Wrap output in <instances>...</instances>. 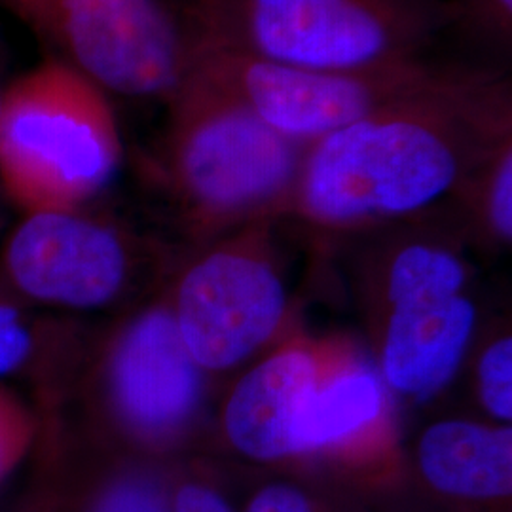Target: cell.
<instances>
[{
    "label": "cell",
    "mask_w": 512,
    "mask_h": 512,
    "mask_svg": "<svg viewBox=\"0 0 512 512\" xmlns=\"http://www.w3.org/2000/svg\"><path fill=\"white\" fill-rule=\"evenodd\" d=\"M456 14L454 29L492 48L511 54L512 0H450Z\"/></svg>",
    "instance_id": "18"
},
{
    "label": "cell",
    "mask_w": 512,
    "mask_h": 512,
    "mask_svg": "<svg viewBox=\"0 0 512 512\" xmlns=\"http://www.w3.org/2000/svg\"><path fill=\"white\" fill-rule=\"evenodd\" d=\"M126 230L80 209L33 211L10 234L2 268L21 296L92 311L118 302L137 268Z\"/></svg>",
    "instance_id": "9"
},
{
    "label": "cell",
    "mask_w": 512,
    "mask_h": 512,
    "mask_svg": "<svg viewBox=\"0 0 512 512\" xmlns=\"http://www.w3.org/2000/svg\"><path fill=\"white\" fill-rule=\"evenodd\" d=\"M14 12L101 92L167 105L194 67L181 8L169 0H25Z\"/></svg>",
    "instance_id": "7"
},
{
    "label": "cell",
    "mask_w": 512,
    "mask_h": 512,
    "mask_svg": "<svg viewBox=\"0 0 512 512\" xmlns=\"http://www.w3.org/2000/svg\"><path fill=\"white\" fill-rule=\"evenodd\" d=\"M120 154L107 93L61 59L4 90L0 179L27 213L78 209L107 186Z\"/></svg>",
    "instance_id": "4"
},
{
    "label": "cell",
    "mask_w": 512,
    "mask_h": 512,
    "mask_svg": "<svg viewBox=\"0 0 512 512\" xmlns=\"http://www.w3.org/2000/svg\"><path fill=\"white\" fill-rule=\"evenodd\" d=\"M511 137V78L456 65L308 145L283 220L338 238L427 215Z\"/></svg>",
    "instance_id": "1"
},
{
    "label": "cell",
    "mask_w": 512,
    "mask_h": 512,
    "mask_svg": "<svg viewBox=\"0 0 512 512\" xmlns=\"http://www.w3.org/2000/svg\"><path fill=\"white\" fill-rule=\"evenodd\" d=\"M203 372L184 346L167 304L141 311L120 332L107 361V399L137 448L164 452L198 420Z\"/></svg>",
    "instance_id": "10"
},
{
    "label": "cell",
    "mask_w": 512,
    "mask_h": 512,
    "mask_svg": "<svg viewBox=\"0 0 512 512\" xmlns=\"http://www.w3.org/2000/svg\"><path fill=\"white\" fill-rule=\"evenodd\" d=\"M454 67L427 57L365 71H321L247 55L196 52L190 76L238 99L285 137L311 145L439 82Z\"/></svg>",
    "instance_id": "8"
},
{
    "label": "cell",
    "mask_w": 512,
    "mask_h": 512,
    "mask_svg": "<svg viewBox=\"0 0 512 512\" xmlns=\"http://www.w3.org/2000/svg\"><path fill=\"white\" fill-rule=\"evenodd\" d=\"M29 440V420L16 403L0 391V480L18 463Z\"/></svg>",
    "instance_id": "21"
},
{
    "label": "cell",
    "mask_w": 512,
    "mask_h": 512,
    "mask_svg": "<svg viewBox=\"0 0 512 512\" xmlns=\"http://www.w3.org/2000/svg\"><path fill=\"white\" fill-rule=\"evenodd\" d=\"M365 501L323 478L279 476L260 484L239 512H366Z\"/></svg>",
    "instance_id": "16"
},
{
    "label": "cell",
    "mask_w": 512,
    "mask_h": 512,
    "mask_svg": "<svg viewBox=\"0 0 512 512\" xmlns=\"http://www.w3.org/2000/svg\"><path fill=\"white\" fill-rule=\"evenodd\" d=\"M408 467L437 511L511 512V425L433 421L416 440Z\"/></svg>",
    "instance_id": "12"
},
{
    "label": "cell",
    "mask_w": 512,
    "mask_h": 512,
    "mask_svg": "<svg viewBox=\"0 0 512 512\" xmlns=\"http://www.w3.org/2000/svg\"><path fill=\"white\" fill-rule=\"evenodd\" d=\"M306 148L190 76L167 103L158 171L186 232L202 243L255 220H283Z\"/></svg>",
    "instance_id": "3"
},
{
    "label": "cell",
    "mask_w": 512,
    "mask_h": 512,
    "mask_svg": "<svg viewBox=\"0 0 512 512\" xmlns=\"http://www.w3.org/2000/svg\"><path fill=\"white\" fill-rule=\"evenodd\" d=\"M378 315L372 359L397 403L427 401L450 384L473 346L478 321L465 293Z\"/></svg>",
    "instance_id": "13"
},
{
    "label": "cell",
    "mask_w": 512,
    "mask_h": 512,
    "mask_svg": "<svg viewBox=\"0 0 512 512\" xmlns=\"http://www.w3.org/2000/svg\"><path fill=\"white\" fill-rule=\"evenodd\" d=\"M52 512H171L169 476L145 463L114 465L76 484Z\"/></svg>",
    "instance_id": "15"
},
{
    "label": "cell",
    "mask_w": 512,
    "mask_h": 512,
    "mask_svg": "<svg viewBox=\"0 0 512 512\" xmlns=\"http://www.w3.org/2000/svg\"><path fill=\"white\" fill-rule=\"evenodd\" d=\"M391 512H429V511H425V509H412V507H401V509H395V511H391ZM435 512H440V511H435Z\"/></svg>",
    "instance_id": "23"
},
{
    "label": "cell",
    "mask_w": 512,
    "mask_h": 512,
    "mask_svg": "<svg viewBox=\"0 0 512 512\" xmlns=\"http://www.w3.org/2000/svg\"><path fill=\"white\" fill-rule=\"evenodd\" d=\"M2 2H4V4H6V6H8V8H12V10H16V8H18L19 4H21V2H25V0H2Z\"/></svg>",
    "instance_id": "22"
},
{
    "label": "cell",
    "mask_w": 512,
    "mask_h": 512,
    "mask_svg": "<svg viewBox=\"0 0 512 512\" xmlns=\"http://www.w3.org/2000/svg\"><path fill=\"white\" fill-rule=\"evenodd\" d=\"M448 203L463 238L509 247L512 241V137L486 156Z\"/></svg>",
    "instance_id": "14"
},
{
    "label": "cell",
    "mask_w": 512,
    "mask_h": 512,
    "mask_svg": "<svg viewBox=\"0 0 512 512\" xmlns=\"http://www.w3.org/2000/svg\"><path fill=\"white\" fill-rule=\"evenodd\" d=\"M277 219L202 241L169 308L184 346L207 374L236 370L277 344L291 300L277 255Z\"/></svg>",
    "instance_id": "5"
},
{
    "label": "cell",
    "mask_w": 512,
    "mask_h": 512,
    "mask_svg": "<svg viewBox=\"0 0 512 512\" xmlns=\"http://www.w3.org/2000/svg\"><path fill=\"white\" fill-rule=\"evenodd\" d=\"M291 467L368 499L399 488L406 461L397 401L376 363L348 338H325L321 365L291 433Z\"/></svg>",
    "instance_id": "6"
},
{
    "label": "cell",
    "mask_w": 512,
    "mask_h": 512,
    "mask_svg": "<svg viewBox=\"0 0 512 512\" xmlns=\"http://www.w3.org/2000/svg\"><path fill=\"white\" fill-rule=\"evenodd\" d=\"M169 511L238 512L224 494L217 476L196 467L169 476Z\"/></svg>",
    "instance_id": "19"
},
{
    "label": "cell",
    "mask_w": 512,
    "mask_h": 512,
    "mask_svg": "<svg viewBox=\"0 0 512 512\" xmlns=\"http://www.w3.org/2000/svg\"><path fill=\"white\" fill-rule=\"evenodd\" d=\"M476 399L492 423L511 425L512 338L499 332L478 351L475 368Z\"/></svg>",
    "instance_id": "17"
},
{
    "label": "cell",
    "mask_w": 512,
    "mask_h": 512,
    "mask_svg": "<svg viewBox=\"0 0 512 512\" xmlns=\"http://www.w3.org/2000/svg\"><path fill=\"white\" fill-rule=\"evenodd\" d=\"M325 340L294 336L260 353L230 389L220 416L228 448L258 467H291L294 418L321 365Z\"/></svg>",
    "instance_id": "11"
},
{
    "label": "cell",
    "mask_w": 512,
    "mask_h": 512,
    "mask_svg": "<svg viewBox=\"0 0 512 512\" xmlns=\"http://www.w3.org/2000/svg\"><path fill=\"white\" fill-rule=\"evenodd\" d=\"M4 90H6V88H2V82H0V110H2V99H4Z\"/></svg>",
    "instance_id": "24"
},
{
    "label": "cell",
    "mask_w": 512,
    "mask_h": 512,
    "mask_svg": "<svg viewBox=\"0 0 512 512\" xmlns=\"http://www.w3.org/2000/svg\"><path fill=\"white\" fill-rule=\"evenodd\" d=\"M196 52L321 71L427 59L456 14L450 0H183Z\"/></svg>",
    "instance_id": "2"
},
{
    "label": "cell",
    "mask_w": 512,
    "mask_h": 512,
    "mask_svg": "<svg viewBox=\"0 0 512 512\" xmlns=\"http://www.w3.org/2000/svg\"><path fill=\"white\" fill-rule=\"evenodd\" d=\"M37 332L18 306L0 298V378L18 374L37 355Z\"/></svg>",
    "instance_id": "20"
}]
</instances>
